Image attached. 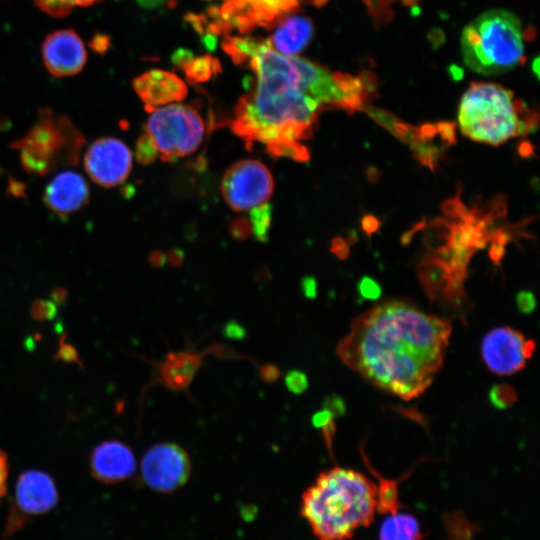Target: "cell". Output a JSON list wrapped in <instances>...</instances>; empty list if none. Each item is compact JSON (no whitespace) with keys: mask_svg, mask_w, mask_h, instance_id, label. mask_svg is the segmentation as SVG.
Masks as SVG:
<instances>
[{"mask_svg":"<svg viewBox=\"0 0 540 540\" xmlns=\"http://www.w3.org/2000/svg\"><path fill=\"white\" fill-rule=\"evenodd\" d=\"M450 334L449 321L391 300L354 319L336 351L373 385L410 400L422 394L441 369Z\"/></svg>","mask_w":540,"mask_h":540,"instance_id":"cell-1","label":"cell"},{"mask_svg":"<svg viewBox=\"0 0 540 540\" xmlns=\"http://www.w3.org/2000/svg\"><path fill=\"white\" fill-rule=\"evenodd\" d=\"M249 65L256 87L239 99L232 130L247 144H264L273 157L309 160L301 141L312 135L321 105L300 90L290 57L267 49Z\"/></svg>","mask_w":540,"mask_h":540,"instance_id":"cell-2","label":"cell"},{"mask_svg":"<svg viewBox=\"0 0 540 540\" xmlns=\"http://www.w3.org/2000/svg\"><path fill=\"white\" fill-rule=\"evenodd\" d=\"M301 516L317 540H349L377 513V486L353 469L333 467L302 494Z\"/></svg>","mask_w":540,"mask_h":540,"instance_id":"cell-3","label":"cell"},{"mask_svg":"<svg viewBox=\"0 0 540 540\" xmlns=\"http://www.w3.org/2000/svg\"><path fill=\"white\" fill-rule=\"evenodd\" d=\"M458 121L462 133L474 141L500 145L538 127L537 112L495 83H471L461 98Z\"/></svg>","mask_w":540,"mask_h":540,"instance_id":"cell-4","label":"cell"},{"mask_svg":"<svg viewBox=\"0 0 540 540\" xmlns=\"http://www.w3.org/2000/svg\"><path fill=\"white\" fill-rule=\"evenodd\" d=\"M524 33L519 18L503 9L488 10L462 31L461 53L473 71L499 75L524 62Z\"/></svg>","mask_w":540,"mask_h":540,"instance_id":"cell-5","label":"cell"},{"mask_svg":"<svg viewBox=\"0 0 540 540\" xmlns=\"http://www.w3.org/2000/svg\"><path fill=\"white\" fill-rule=\"evenodd\" d=\"M83 144V135L67 117L42 109L34 125L12 147L20 151L26 171L42 176L57 167L75 165Z\"/></svg>","mask_w":540,"mask_h":540,"instance_id":"cell-6","label":"cell"},{"mask_svg":"<svg viewBox=\"0 0 540 540\" xmlns=\"http://www.w3.org/2000/svg\"><path fill=\"white\" fill-rule=\"evenodd\" d=\"M149 112L146 134L162 160L185 157L199 148L204 139L205 123L195 108L172 103Z\"/></svg>","mask_w":540,"mask_h":540,"instance_id":"cell-7","label":"cell"},{"mask_svg":"<svg viewBox=\"0 0 540 540\" xmlns=\"http://www.w3.org/2000/svg\"><path fill=\"white\" fill-rule=\"evenodd\" d=\"M220 190L230 208L248 211L267 202L274 190V180L262 162L245 159L226 170Z\"/></svg>","mask_w":540,"mask_h":540,"instance_id":"cell-8","label":"cell"},{"mask_svg":"<svg viewBox=\"0 0 540 540\" xmlns=\"http://www.w3.org/2000/svg\"><path fill=\"white\" fill-rule=\"evenodd\" d=\"M190 473L189 455L175 443L156 444L142 458V479L149 488L158 492H174L187 482Z\"/></svg>","mask_w":540,"mask_h":540,"instance_id":"cell-9","label":"cell"},{"mask_svg":"<svg viewBox=\"0 0 540 540\" xmlns=\"http://www.w3.org/2000/svg\"><path fill=\"white\" fill-rule=\"evenodd\" d=\"M535 342L512 327L490 330L481 343L485 366L496 375L508 376L523 369L532 357Z\"/></svg>","mask_w":540,"mask_h":540,"instance_id":"cell-10","label":"cell"},{"mask_svg":"<svg viewBox=\"0 0 540 540\" xmlns=\"http://www.w3.org/2000/svg\"><path fill=\"white\" fill-rule=\"evenodd\" d=\"M58 498L56 485L47 473L37 470L22 473L16 483L13 511L6 531L12 533L25 519L49 512Z\"/></svg>","mask_w":540,"mask_h":540,"instance_id":"cell-11","label":"cell"},{"mask_svg":"<svg viewBox=\"0 0 540 540\" xmlns=\"http://www.w3.org/2000/svg\"><path fill=\"white\" fill-rule=\"evenodd\" d=\"M84 168L96 184L108 188L117 186L123 183L131 172V150L119 139L99 138L86 150Z\"/></svg>","mask_w":540,"mask_h":540,"instance_id":"cell-12","label":"cell"},{"mask_svg":"<svg viewBox=\"0 0 540 540\" xmlns=\"http://www.w3.org/2000/svg\"><path fill=\"white\" fill-rule=\"evenodd\" d=\"M298 5V0H224L219 12L230 28L247 33L257 26L275 24Z\"/></svg>","mask_w":540,"mask_h":540,"instance_id":"cell-13","label":"cell"},{"mask_svg":"<svg viewBox=\"0 0 540 540\" xmlns=\"http://www.w3.org/2000/svg\"><path fill=\"white\" fill-rule=\"evenodd\" d=\"M41 51L46 69L55 77H67L81 72L87 60L83 40L73 29L50 33L43 41Z\"/></svg>","mask_w":540,"mask_h":540,"instance_id":"cell-14","label":"cell"},{"mask_svg":"<svg viewBox=\"0 0 540 540\" xmlns=\"http://www.w3.org/2000/svg\"><path fill=\"white\" fill-rule=\"evenodd\" d=\"M133 88L148 112L181 101L188 94V87L181 78L160 69H152L136 77Z\"/></svg>","mask_w":540,"mask_h":540,"instance_id":"cell-15","label":"cell"},{"mask_svg":"<svg viewBox=\"0 0 540 540\" xmlns=\"http://www.w3.org/2000/svg\"><path fill=\"white\" fill-rule=\"evenodd\" d=\"M90 466L95 479L106 484H116L133 475L136 461L132 450L126 444L111 440L94 449Z\"/></svg>","mask_w":540,"mask_h":540,"instance_id":"cell-16","label":"cell"},{"mask_svg":"<svg viewBox=\"0 0 540 540\" xmlns=\"http://www.w3.org/2000/svg\"><path fill=\"white\" fill-rule=\"evenodd\" d=\"M90 197L86 180L77 172L57 174L44 191L45 205L58 215H67L84 207Z\"/></svg>","mask_w":540,"mask_h":540,"instance_id":"cell-17","label":"cell"},{"mask_svg":"<svg viewBox=\"0 0 540 540\" xmlns=\"http://www.w3.org/2000/svg\"><path fill=\"white\" fill-rule=\"evenodd\" d=\"M418 275L429 298L444 299L452 303L463 299L464 281L458 278L447 264L432 255H428L420 262Z\"/></svg>","mask_w":540,"mask_h":540,"instance_id":"cell-18","label":"cell"},{"mask_svg":"<svg viewBox=\"0 0 540 540\" xmlns=\"http://www.w3.org/2000/svg\"><path fill=\"white\" fill-rule=\"evenodd\" d=\"M314 27L311 20L301 15H291L280 21L269 42L273 49L283 55L300 53L311 41Z\"/></svg>","mask_w":540,"mask_h":540,"instance_id":"cell-19","label":"cell"},{"mask_svg":"<svg viewBox=\"0 0 540 540\" xmlns=\"http://www.w3.org/2000/svg\"><path fill=\"white\" fill-rule=\"evenodd\" d=\"M201 365V356L191 351L171 352L158 366V379L175 391L186 389Z\"/></svg>","mask_w":540,"mask_h":540,"instance_id":"cell-20","label":"cell"},{"mask_svg":"<svg viewBox=\"0 0 540 540\" xmlns=\"http://www.w3.org/2000/svg\"><path fill=\"white\" fill-rule=\"evenodd\" d=\"M422 537L418 520L399 511L387 514L379 530V540H422Z\"/></svg>","mask_w":540,"mask_h":540,"instance_id":"cell-21","label":"cell"},{"mask_svg":"<svg viewBox=\"0 0 540 540\" xmlns=\"http://www.w3.org/2000/svg\"><path fill=\"white\" fill-rule=\"evenodd\" d=\"M361 110L368 114L381 126L386 128L391 134H393L403 143L410 145L416 141L418 136L417 127H413L405 123L388 111L369 105L363 106Z\"/></svg>","mask_w":540,"mask_h":540,"instance_id":"cell-22","label":"cell"},{"mask_svg":"<svg viewBox=\"0 0 540 540\" xmlns=\"http://www.w3.org/2000/svg\"><path fill=\"white\" fill-rule=\"evenodd\" d=\"M267 43L268 39L229 36L222 42V47L235 64H243L256 56Z\"/></svg>","mask_w":540,"mask_h":540,"instance_id":"cell-23","label":"cell"},{"mask_svg":"<svg viewBox=\"0 0 540 540\" xmlns=\"http://www.w3.org/2000/svg\"><path fill=\"white\" fill-rule=\"evenodd\" d=\"M182 70L187 81L196 84L210 80L220 72L221 67L218 59L207 54L193 58Z\"/></svg>","mask_w":540,"mask_h":540,"instance_id":"cell-24","label":"cell"},{"mask_svg":"<svg viewBox=\"0 0 540 540\" xmlns=\"http://www.w3.org/2000/svg\"><path fill=\"white\" fill-rule=\"evenodd\" d=\"M453 223L437 218L433 220L426 232L425 240L432 252L450 246Z\"/></svg>","mask_w":540,"mask_h":540,"instance_id":"cell-25","label":"cell"},{"mask_svg":"<svg viewBox=\"0 0 540 540\" xmlns=\"http://www.w3.org/2000/svg\"><path fill=\"white\" fill-rule=\"evenodd\" d=\"M249 211L252 234H254L257 240L266 241L272 216L271 205L266 202Z\"/></svg>","mask_w":540,"mask_h":540,"instance_id":"cell-26","label":"cell"},{"mask_svg":"<svg viewBox=\"0 0 540 540\" xmlns=\"http://www.w3.org/2000/svg\"><path fill=\"white\" fill-rule=\"evenodd\" d=\"M99 0H35L36 5L53 17H64L75 7H85Z\"/></svg>","mask_w":540,"mask_h":540,"instance_id":"cell-27","label":"cell"},{"mask_svg":"<svg viewBox=\"0 0 540 540\" xmlns=\"http://www.w3.org/2000/svg\"><path fill=\"white\" fill-rule=\"evenodd\" d=\"M413 156L423 165L435 170L441 159L443 150L431 141H415L410 144Z\"/></svg>","mask_w":540,"mask_h":540,"instance_id":"cell-28","label":"cell"},{"mask_svg":"<svg viewBox=\"0 0 540 540\" xmlns=\"http://www.w3.org/2000/svg\"><path fill=\"white\" fill-rule=\"evenodd\" d=\"M489 397L493 405L498 408L510 406L517 398L515 390L507 384L494 386L490 391Z\"/></svg>","mask_w":540,"mask_h":540,"instance_id":"cell-29","label":"cell"},{"mask_svg":"<svg viewBox=\"0 0 540 540\" xmlns=\"http://www.w3.org/2000/svg\"><path fill=\"white\" fill-rule=\"evenodd\" d=\"M135 154L137 160L144 165L151 164L156 159L158 155L157 149L147 134L138 138Z\"/></svg>","mask_w":540,"mask_h":540,"instance_id":"cell-30","label":"cell"},{"mask_svg":"<svg viewBox=\"0 0 540 540\" xmlns=\"http://www.w3.org/2000/svg\"><path fill=\"white\" fill-rule=\"evenodd\" d=\"M312 423L315 427L320 428L323 433L328 446L330 447L332 437L335 431L334 428V413L329 409L324 408L318 411L312 418Z\"/></svg>","mask_w":540,"mask_h":540,"instance_id":"cell-31","label":"cell"},{"mask_svg":"<svg viewBox=\"0 0 540 540\" xmlns=\"http://www.w3.org/2000/svg\"><path fill=\"white\" fill-rule=\"evenodd\" d=\"M441 209L449 217L458 218L462 222H467L472 218L471 211L467 209L460 199V193L455 198L443 202Z\"/></svg>","mask_w":540,"mask_h":540,"instance_id":"cell-32","label":"cell"},{"mask_svg":"<svg viewBox=\"0 0 540 540\" xmlns=\"http://www.w3.org/2000/svg\"><path fill=\"white\" fill-rule=\"evenodd\" d=\"M285 383L290 392L300 394L307 389L308 379L298 370H291L285 377Z\"/></svg>","mask_w":540,"mask_h":540,"instance_id":"cell-33","label":"cell"},{"mask_svg":"<svg viewBox=\"0 0 540 540\" xmlns=\"http://www.w3.org/2000/svg\"><path fill=\"white\" fill-rule=\"evenodd\" d=\"M358 291L362 297L370 300L377 299L381 294L379 284L369 277H364L360 280Z\"/></svg>","mask_w":540,"mask_h":540,"instance_id":"cell-34","label":"cell"},{"mask_svg":"<svg viewBox=\"0 0 540 540\" xmlns=\"http://www.w3.org/2000/svg\"><path fill=\"white\" fill-rule=\"evenodd\" d=\"M438 137L441 140L442 146H451L456 142L455 124L452 122L436 123Z\"/></svg>","mask_w":540,"mask_h":540,"instance_id":"cell-35","label":"cell"},{"mask_svg":"<svg viewBox=\"0 0 540 540\" xmlns=\"http://www.w3.org/2000/svg\"><path fill=\"white\" fill-rule=\"evenodd\" d=\"M230 232L236 239L247 238L252 233L250 221L244 218L236 219L230 226Z\"/></svg>","mask_w":540,"mask_h":540,"instance_id":"cell-36","label":"cell"},{"mask_svg":"<svg viewBox=\"0 0 540 540\" xmlns=\"http://www.w3.org/2000/svg\"><path fill=\"white\" fill-rule=\"evenodd\" d=\"M516 304L523 313H530L536 306L534 295L529 291H521L516 296Z\"/></svg>","mask_w":540,"mask_h":540,"instance_id":"cell-37","label":"cell"},{"mask_svg":"<svg viewBox=\"0 0 540 540\" xmlns=\"http://www.w3.org/2000/svg\"><path fill=\"white\" fill-rule=\"evenodd\" d=\"M193 58V53L186 48H178L171 55L173 65L179 69H183Z\"/></svg>","mask_w":540,"mask_h":540,"instance_id":"cell-38","label":"cell"},{"mask_svg":"<svg viewBox=\"0 0 540 540\" xmlns=\"http://www.w3.org/2000/svg\"><path fill=\"white\" fill-rule=\"evenodd\" d=\"M8 479V458L6 454L0 450V500L6 494Z\"/></svg>","mask_w":540,"mask_h":540,"instance_id":"cell-39","label":"cell"},{"mask_svg":"<svg viewBox=\"0 0 540 540\" xmlns=\"http://www.w3.org/2000/svg\"><path fill=\"white\" fill-rule=\"evenodd\" d=\"M361 227L368 236H371L378 231L380 227V221L374 215H365L361 219Z\"/></svg>","mask_w":540,"mask_h":540,"instance_id":"cell-40","label":"cell"},{"mask_svg":"<svg viewBox=\"0 0 540 540\" xmlns=\"http://www.w3.org/2000/svg\"><path fill=\"white\" fill-rule=\"evenodd\" d=\"M137 3L145 9L172 8L176 0H136Z\"/></svg>","mask_w":540,"mask_h":540,"instance_id":"cell-41","label":"cell"},{"mask_svg":"<svg viewBox=\"0 0 540 540\" xmlns=\"http://www.w3.org/2000/svg\"><path fill=\"white\" fill-rule=\"evenodd\" d=\"M331 251L340 259H345L349 255L348 244L340 237H336L332 240Z\"/></svg>","mask_w":540,"mask_h":540,"instance_id":"cell-42","label":"cell"},{"mask_svg":"<svg viewBox=\"0 0 540 540\" xmlns=\"http://www.w3.org/2000/svg\"><path fill=\"white\" fill-rule=\"evenodd\" d=\"M261 378L266 382H274L280 375L279 369L271 364L264 365L260 368Z\"/></svg>","mask_w":540,"mask_h":540,"instance_id":"cell-43","label":"cell"},{"mask_svg":"<svg viewBox=\"0 0 540 540\" xmlns=\"http://www.w3.org/2000/svg\"><path fill=\"white\" fill-rule=\"evenodd\" d=\"M505 255L504 245L492 241L491 248L489 250V256L495 264H499Z\"/></svg>","mask_w":540,"mask_h":540,"instance_id":"cell-44","label":"cell"},{"mask_svg":"<svg viewBox=\"0 0 540 540\" xmlns=\"http://www.w3.org/2000/svg\"><path fill=\"white\" fill-rule=\"evenodd\" d=\"M217 36L216 34L212 33V32H204L203 35H202V44L203 46L210 52L214 51L217 47V44H218V39H217Z\"/></svg>","mask_w":540,"mask_h":540,"instance_id":"cell-45","label":"cell"},{"mask_svg":"<svg viewBox=\"0 0 540 540\" xmlns=\"http://www.w3.org/2000/svg\"><path fill=\"white\" fill-rule=\"evenodd\" d=\"M108 37L98 35L93 39V49L98 52H104L108 48Z\"/></svg>","mask_w":540,"mask_h":540,"instance_id":"cell-46","label":"cell"},{"mask_svg":"<svg viewBox=\"0 0 540 540\" xmlns=\"http://www.w3.org/2000/svg\"><path fill=\"white\" fill-rule=\"evenodd\" d=\"M518 152L522 157L527 158V157L532 156L533 147H532L530 142L524 141V142L520 143V145L518 147Z\"/></svg>","mask_w":540,"mask_h":540,"instance_id":"cell-47","label":"cell"},{"mask_svg":"<svg viewBox=\"0 0 540 540\" xmlns=\"http://www.w3.org/2000/svg\"><path fill=\"white\" fill-rule=\"evenodd\" d=\"M226 331L229 337L237 338L243 335V329L241 327H238L237 324H229L226 328Z\"/></svg>","mask_w":540,"mask_h":540,"instance_id":"cell-48","label":"cell"},{"mask_svg":"<svg viewBox=\"0 0 540 540\" xmlns=\"http://www.w3.org/2000/svg\"><path fill=\"white\" fill-rule=\"evenodd\" d=\"M366 174L371 182H374L379 178V171L375 167L368 168Z\"/></svg>","mask_w":540,"mask_h":540,"instance_id":"cell-49","label":"cell"}]
</instances>
